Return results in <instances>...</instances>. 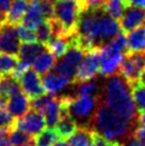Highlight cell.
Returning a JSON list of instances; mask_svg holds the SVG:
<instances>
[{
    "instance_id": "6da1fadb",
    "label": "cell",
    "mask_w": 145,
    "mask_h": 146,
    "mask_svg": "<svg viewBox=\"0 0 145 146\" xmlns=\"http://www.w3.org/2000/svg\"><path fill=\"white\" fill-rule=\"evenodd\" d=\"M120 32L118 21L108 15L104 8H85L78 18L74 40L86 52L99 49Z\"/></svg>"
},
{
    "instance_id": "7a4b0ae2",
    "label": "cell",
    "mask_w": 145,
    "mask_h": 146,
    "mask_svg": "<svg viewBox=\"0 0 145 146\" xmlns=\"http://www.w3.org/2000/svg\"><path fill=\"white\" fill-rule=\"evenodd\" d=\"M104 105L118 116L134 125L137 121V110L131 95V86L120 75L108 77L104 85Z\"/></svg>"
},
{
    "instance_id": "3957f363",
    "label": "cell",
    "mask_w": 145,
    "mask_h": 146,
    "mask_svg": "<svg viewBox=\"0 0 145 146\" xmlns=\"http://www.w3.org/2000/svg\"><path fill=\"white\" fill-rule=\"evenodd\" d=\"M92 122L93 129L111 143H120L121 140L129 139L134 126L100 102L93 114Z\"/></svg>"
},
{
    "instance_id": "277c9868",
    "label": "cell",
    "mask_w": 145,
    "mask_h": 146,
    "mask_svg": "<svg viewBox=\"0 0 145 146\" xmlns=\"http://www.w3.org/2000/svg\"><path fill=\"white\" fill-rule=\"evenodd\" d=\"M100 67L99 74L104 77H110L118 73L127 54V40L124 33L120 32L111 41L99 48Z\"/></svg>"
},
{
    "instance_id": "5b68a950",
    "label": "cell",
    "mask_w": 145,
    "mask_h": 146,
    "mask_svg": "<svg viewBox=\"0 0 145 146\" xmlns=\"http://www.w3.org/2000/svg\"><path fill=\"white\" fill-rule=\"evenodd\" d=\"M86 7L84 0H57L53 5V18L61 27L64 35L75 34L78 18Z\"/></svg>"
},
{
    "instance_id": "8992f818",
    "label": "cell",
    "mask_w": 145,
    "mask_h": 146,
    "mask_svg": "<svg viewBox=\"0 0 145 146\" xmlns=\"http://www.w3.org/2000/svg\"><path fill=\"white\" fill-rule=\"evenodd\" d=\"M84 54L85 51L76 44L74 36H72V44L67 49V51L62 57H60L59 61H56V64L53 66L55 73L69 78L74 82L77 69L79 67Z\"/></svg>"
},
{
    "instance_id": "52a82bcc",
    "label": "cell",
    "mask_w": 145,
    "mask_h": 146,
    "mask_svg": "<svg viewBox=\"0 0 145 146\" xmlns=\"http://www.w3.org/2000/svg\"><path fill=\"white\" fill-rule=\"evenodd\" d=\"M145 70V51L127 53L121 68L120 76L130 85L139 82L142 73Z\"/></svg>"
},
{
    "instance_id": "ba28073f",
    "label": "cell",
    "mask_w": 145,
    "mask_h": 146,
    "mask_svg": "<svg viewBox=\"0 0 145 146\" xmlns=\"http://www.w3.org/2000/svg\"><path fill=\"white\" fill-rule=\"evenodd\" d=\"M100 67V52L99 49H92L86 51L77 69L74 83L92 80L99 73Z\"/></svg>"
},
{
    "instance_id": "9c48e42d",
    "label": "cell",
    "mask_w": 145,
    "mask_h": 146,
    "mask_svg": "<svg viewBox=\"0 0 145 146\" xmlns=\"http://www.w3.org/2000/svg\"><path fill=\"white\" fill-rule=\"evenodd\" d=\"M99 96H77L72 98L69 105V112L75 119L92 118L93 114L99 105Z\"/></svg>"
},
{
    "instance_id": "30bf717a",
    "label": "cell",
    "mask_w": 145,
    "mask_h": 146,
    "mask_svg": "<svg viewBox=\"0 0 145 146\" xmlns=\"http://www.w3.org/2000/svg\"><path fill=\"white\" fill-rule=\"evenodd\" d=\"M20 40L17 34L16 25L9 21L0 23V53L17 56Z\"/></svg>"
},
{
    "instance_id": "8fae6325",
    "label": "cell",
    "mask_w": 145,
    "mask_h": 146,
    "mask_svg": "<svg viewBox=\"0 0 145 146\" xmlns=\"http://www.w3.org/2000/svg\"><path fill=\"white\" fill-rule=\"evenodd\" d=\"M45 126H46V122H45L44 115L35 110L30 109L24 116L17 118L15 121L14 127L34 137L44 130Z\"/></svg>"
},
{
    "instance_id": "7c38bea8",
    "label": "cell",
    "mask_w": 145,
    "mask_h": 146,
    "mask_svg": "<svg viewBox=\"0 0 145 146\" xmlns=\"http://www.w3.org/2000/svg\"><path fill=\"white\" fill-rule=\"evenodd\" d=\"M20 89L29 98H36L45 94V90L42 84V79L39 74L35 73L33 69L29 68L26 73L18 79Z\"/></svg>"
},
{
    "instance_id": "4fadbf2b",
    "label": "cell",
    "mask_w": 145,
    "mask_h": 146,
    "mask_svg": "<svg viewBox=\"0 0 145 146\" xmlns=\"http://www.w3.org/2000/svg\"><path fill=\"white\" fill-rule=\"evenodd\" d=\"M118 23L125 32H129L138 27H141L145 25V9L127 7Z\"/></svg>"
},
{
    "instance_id": "5bb4252c",
    "label": "cell",
    "mask_w": 145,
    "mask_h": 146,
    "mask_svg": "<svg viewBox=\"0 0 145 146\" xmlns=\"http://www.w3.org/2000/svg\"><path fill=\"white\" fill-rule=\"evenodd\" d=\"M5 105L8 107V111L12 114V116L15 119L24 116L31 109L30 98L23 92H17L11 97H9Z\"/></svg>"
},
{
    "instance_id": "9a60e30c",
    "label": "cell",
    "mask_w": 145,
    "mask_h": 146,
    "mask_svg": "<svg viewBox=\"0 0 145 146\" xmlns=\"http://www.w3.org/2000/svg\"><path fill=\"white\" fill-rule=\"evenodd\" d=\"M72 82L69 78L57 73H47L42 78V84L45 92L50 95H56L65 89Z\"/></svg>"
},
{
    "instance_id": "2e32d148",
    "label": "cell",
    "mask_w": 145,
    "mask_h": 146,
    "mask_svg": "<svg viewBox=\"0 0 145 146\" xmlns=\"http://www.w3.org/2000/svg\"><path fill=\"white\" fill-rule=\"evenodd\" d=\"M44 21V16L42 14L37 0H31L28 10L21 19V25H24L25 27L29 28L30 30L35 31L36 28Z\"/></svg>"
},
{
    "instance_id": "e0dca14e",
    "label": "cell",
    "mask_w": 145,
    "mask_h": 146,
    "mask_svg": "<svg viewBox=\"0 0 145 146\" xmlns=\"http://www.w3.org/2000/svg\"><path fill=\"white\" fill-rule=\"evenodd\" d=\"M126 40L127 53L145 51V25L129 31Z\"/></svg>"
},
{
    "instance_id": "ac0fdd59",
    "label": "cell",
    "mask_w": 145,
    "mask_h": 146,
    "mask_svg": "<svg viewBox=\"0 0 145 146\" xmlns=\"http://www.w3.org/2000/svg\"><path fill=\"white\" fill-rule=\"evenodd\" d=\"M96 131L88 126L77 127L76 131L67 139V143L72 146H92Z\"/></svg>"
},
{
    "instance_id": "d6986e66",
    "label": "cell",
    "mask_w": 145,
    "mask_h": 146,
    "mask_svg": "<svg viewBox=\"0 0 145 146\" xmlns=\"http://www.w3.org/2000/svg\"><path fill=\"white\" fill-rule=\"evenodd\" d=\"M62 108H63V102H62V96L61 97H56L50 100L47 107L45 108L43 111V115H44L45 122L48 128H55L57 123L59 121L61 116V112H62Z\"/></svg>"
},
{
    "instance_id": "ffe728a7",
    "label": "cell",
    "mask_w": 145,
    "mask_h": 146,
    "mask_svg": "<svg viewBox=\"0 0 145 146\" xmlns=\"http://www.w3.org/2000/svg\"><path fill=\"white\" fill-rule=\"evenodd\" d=\"M56 64V56L49 51L48 49H45L42 53L31 62L32 69L39 75H45L49 73V70L53 68Z\"/></svg>"
},
{
    "instance_id": "44dd1931",
    "label": "cell",
    "mask_w": 145,
    "mask_h": 146,
    "mask_svg": "<svg viewBox=\"0 0 145 146\" xmlns=\"http://www.w3.org/2000/svg\"><path fill=\"white\" fill-rule=\"evenodd\" d=\"M46 48V46L41 44L39 42H30V43H23L19 47L18 51V60L25 61L31 64V62L35 59L40 53H42Z\"/></svg>"
},
{
    "instance_id": "7402d4cb",
    "label": "cell",
    "mask_w": 145,
    "mask_h": 146,
    "mask_svg": "<svg viewBox=\"0 0 145 146\" xmlns=\"http://www.w3.org/2000/svg\"><path fill=\"white\" fill-rule=\"evenodd\" d=\"M17 92H20L18 79H16L12 74L0 75V97L7 100Z\"/></svg>"
},
{
    "instance_id": "603a6c76",
    "label": "cell",
    "mask_w": 145,
    "mask_h": 146,
    "mask_svg": "<svg viewBox=\"0 0 145 146\" xmlns=\"http://www.w3.org/2000/svg\"><path fill=\"white\" fill-rule=\"evenodd\" d=\"M30 4V0H13L7 13V21L17 25L25 16Z\"/></svg>"
},
{
    "instance_id": "cb8c5ba5",
    "label": "cell",
    "mask_w": 145,
    "mask_h": 146,
    "mask_svg": "<svg viewBox=\"0 0 145 146\" xmlns=\"http://www.w3.org/2000/svg\"><path fill=\"white\" fill-rule=\"evenodd\" d=\"M72 36H64V35H53L50 41L47 43L46 48L48 49L51 53H53L56 57H62L69 46L72 44Z\"/></svg>"
},
{
    "instance_id": "d4e9b609",
    "label": "cell",
    "mask_w": 145,
    "mask_h": 146,
    "mask_svg": "<svg viewBox=\"0 0 145 146\" xmlns=\"http://www.w3.org/2000/svg\"><path fill=\"white\" fill-rule=\"evenodd\" d=\"M9 139L13 146H34L35 138L23 130L13 127L9 132Z\"/></svg>"
},
{
    "instance_id": "484cf974",
    "label": "cell",
    "mask_w": 145,
    "mask_h": 146,
    "mask_svg": "<svg viewBox=\"0 0 145 146\" xmlns=\"http://www.w3.org/2000/svg\"><path fill=\"white\" fill-rule=\"evenodd\" d=\"M60 135L55 128H47L36 134V146H53L58 141H60Z\"/></svg>"
},
{
    "instance_id": "4316f807",
    "label": "cell",
    "mask_w": 145,
    "mask_h": 146,
    "mask_svg": "<svg viewBox=\"0 0 145 146\" xmlns=\"http://www.w3.org/2000/svg\"><path fill=\"white\" fill-rule=\"evenodd\" d=\"M102 8L108 15L116 21H120L125 9L127 8V4L125 0H107Z\"/></svg>"
},
{
    "instance_id": "83f0119b",
    "label": "cell",
    "mask_w": 145,
    "mask_h": 146,
    "mask_svg": "<svg viewBox=\"0 0 145 146\" xmlns=\"http://www.w3.org/2000/svg\"><path fill=\"white\" fill-rule=\"evenodd\" d=\"M131 95L136 106V110L141 112L145 110V84L141 82H137L132 84Z\"/></svg>"
},
{
    "instance_id": "f1b7e54d",
    "label": "cell",
    "mask_w": 145,
    "mask_h": 146,
    "mask_svg": "<svg viewBox=\"0 0 145 146\" xmlns=\"http://www.w3.org/2000/svg\"><path fill=\"white\" fill-rule=\"evenodd\" d=\"M77 83V93L78 96H99L98 90L99 85L96 81L89 80L83 82H76Z\"/></svg>"
},
{
    "instance_id": "f546056e",
    "label": "cell",
    "mask_w": 145,
    "mask_h": 146,
    "mask_svg": "<svg viewBox=\"0 0 145 146\" xmlns=\"http://www.w3.org/2000/svg\"><path fill=\"white\" fill-rule=\"evenodd\" d=\"M35 32V36H36V42H39L43 45H47L50 38L53 37V27L48 21H45L43 24H41L36 30L34 31Z\"/></svg>"
},
{
    "instance_id": "4dcf8cb0",
    "label": "cell",
    "mask_w": 145,
    "mask_h": 146,
    "mask_svg": "<svg viewBox=\"0 0 145 146\" xmlns=\"http://www.w3.org/2000/svg\"><path fill=\"white\" fill-rule=\"evenodd\" d=\"M18 62V58L16 56L0 53V75L12 74Z\"/></svg>"
},
{
    "instance_id": "1f68e13d",
    "label": "cell",
    "mask_w": 145,
    "mask_h": 146,
    "mask_svg": "<svg viewBox=\"0 0 145 146\" xmlns=\"http://www.w3.org/2000/svg\"><path fill=\"white\" fill-rule=\"evenodd\" d=\"M55 95H50V94H43L39 97L33 98L30 100V107L32 110H35L40 113H43V111L45 110V108L47 107L50 100L53 98Z\"/></svg>"
},
{
    "instance_id": "d6a6232c",
    "label": "cell",
    "mask_w": 145,
    "mask_h": 146,
    "mask_svg": "<svg viewBox=\"0 0 145 146\" xmlns=\"http://www.w3.org/2000/svg\"><path fill=\"white\" fill-rule=\"evenodd\" d=\"M16 29H17L18 37H19V40L23 43H30V42L36 41L35 32L33 30H30L29 28L25 27L24 25L21 24H17Z\"/></svg>"
},
{
    "instance_id": "836d02e7",
    "label": "cell",
    "mask_w": 145,
    "mask_h": 146,
    "mask_svg": "<svg viewBox=\"0 0 145 146\" xmlns=\"http://www.w3.org/2000/svg\"><path fill=\"white\" fill-rule=\"evenodd\" d=\"M15 118L7 109H0V129H12L15 125Z\"/></svg>"
},
{
    "instance_id": "e575fe53",
    "label": "cell",
    "mask_w": 145,
    "mask_h": 146,
    "mask_svg": "<svg viewBox=\"0 0 145 146\" xmlns=\"http://www.w3.org/2000/svg\"><path fill=\"white\" fill-rule=\"evenodd\" d=\"M42 14L44 16L45 21H51L53 18V4L49 0H37Z\"/></svg>"
},
{
    "instance_id": "d590c367",
    "label": "cell",
    "mask_w": 145,
    "mask_h": 146,
    "mask_svg": "<svg viewBox=\"0 0 145 146\" xmlns=\"http://www.w3.org/2000/svg\"><path fill=\"white\" fill-rule=\"evenodd\" d=\"M29 68H30V64H29V63H27V62H25V61H21V60H18L16 66H15V68H14V70L12 72V75L16 78V79H19Z\"/></svg>"
},
{
    "instance_id": "8d00e7d4",
    "label": "cell",
    "mask_w": 145,
    "mask_h": 146,
    "mask_svg": "<svg viewBox=\"0 0 145 146\" xmlns=\"http://www.w3.org/2000/svg\"><path fill=\"white\" fill-rule=\"evenodd\" d=\"M10 130L11 129H0V146H13L9 139Z\"/></svg>"
},
{
    "instance_id": "74e56055",
    "label": "cell",
    "mask_w": 145,
    "mask_h": 146,
    "mask_svg": "<svg viewBox=\"0 0 145 146\" xmlns=\"http://www.w3.org/2000/svg\"><path fill=\"white\" fill-rule=\"evenodd\" d=\"M133 137L142 142H145V124H140L133 130Z\"/></svg>"
},
{
    "instance_id": "f35d334b",
    "label": "cell",
    "mask_w": 145,
    "mask_h": 146,
    "mask_svg": "<svg viewBox=\"0 0 145 146\" xmlns=\"http://www.w3.org/2000/svg\"><path fill=\"white\" fill-rule=\"evenodd\" d=\"M92 146H111V142L107 141L106 139H104L100 134H98L96 132L95 137H94V141H93Z\"/></svg>"
},
{
    "instance_id": "ab89813d",
    "label": "cell",
    "mask_w": 145,
    "mask_h": 146,
    "mask_svg": "<svg viewBox=\"0 0 145 146\" xmlns=\"http://www.w3.org/2000/svg\"><path fill=\"white\" fill-rule=\"evenodd\" d=\"M107 0H84L85 4L88 8H102Z\"/></svg>"
},
{
    "instance_id": "60d3db41",
    "label": "cell",
    "mask_w": 145,
    "mask_h": 146,
    "mask_svg": "<svg viewBox=\"0 0 145 146\" xmlns=\"http://www.w3.org/2000/svg\"><path fill=\"white\" fill-rule=\"evenodd\" d=\"M127 7L145 9V0H125Z\"/></svg>"
},
{
    "instance_id": "b9f144b4",
    "label": "cell",
    "mask_w": 145,
    "mask_h": 146,
    "mask_svg": "<svg viewBox=\"0 0 145 146\" xmlns=\"http://www.w3.org/2000/svg\"><path fill=\"white\" fill-rule=\"evenodd\" d=\"M126 146H145V142H142L140 140L136 139L134 137H130L127 141Z\"/></svg>"
},
{
    "instance_id": "7bdbcfd3",
    "label": "cell",
    "mask_w": 145,
    "mask_h": 146,
    "mask_svg": "<svg viewBox=\"0 0 145 146\" xmlns=\"http://www.w3.org/2000/svg\"><path fill=\"white\" fill-rule=\"evenodd\" d=\"M137 119L139 124H145V110L139 112V115L137 116Z\"/></svg>"
},
{
    "instance_id": "ee69618b",
    "label": "cell",
    "mask_w": 145,
    "mask_h": 146,
    "mask_svg": "<svg viewBox=\"0 0 145 146\" xmlns=\"http://www.w3.org/2000/svg\"><path fill=\"white\" fill-rule=\"evenodd\" d=\"M53 146H72V145L69 144L67 142H65V141H58Z\"/></svg>"
},
{
    "instance_id": "f6af8a7d",
    "label": "cell",
    "mask_w": 145,
    "mask_h": 146,
    "mask_svg": "<svg viewBox=\"0 0 145 146\" xmlns=\"http://www.w3.org/2000/svg\"><path fill=\"white\" fill-rule=\"evenodd\" d=\"M5 99H3V98L0 97V109H2V108H4V106H5Z\"/></svg>"
},
{
    "instance_id": "bcb514c9",
    "label": "cell",
    "mask_w": 145,
    "mask_h": 146,
    "mask_svg": "<svg viewBox=\"0 0 145 146\" xmlns=\"http://www.w3.org/2000/svg\"><path fill=\"white\" fill-rule=\"evenodd\" d=\"M140 81H141V83H143V84H145V70L142 73L141 75V78H140Z\"/></svg>"
},
{
    "instance_id": "7dc6e473",
    "label": "cell",
    "mask_w": 145,
    "mask_h": 146,
    "mask_svg": "<svg viewBox=\"0 0 145 146\" xmlns=\"http://www.w3.org/2000/svg\"><path fill=\"white\" fill-rule=\"evenodd\" d=\"M111 146H126V145H124L123 143H117V142H114V143H111Z\"/></svg>"
},
{
    "instance_id": "c3c4849f",
    "label": "cell",
    "mask_w": 145,
    "mask_h": 146,
    "mask_svg": "<svg viewBox=\"0 0 145 146\" xmlns=\"http://www.w3.org/2000/svg\"><path fill=\"white\" fill-rule=\"evenodd\" d=\"M49 1H51V2H53V1H57V0H49Z\"/></svg>"
}]
</instances>
